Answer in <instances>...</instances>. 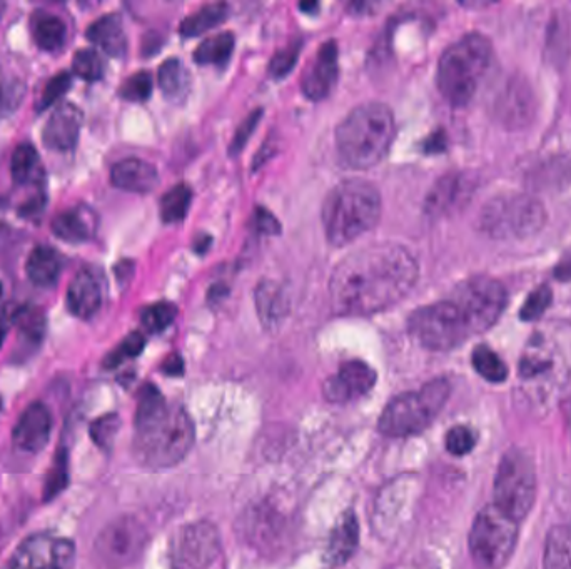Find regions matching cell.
I'll return each mask as SVG.
<instances>
[{"instance_id": "cell-38", "label": "cell", "mask_w": 571, "mask_h": 569, "mask_svg": "<svg viewBox=\"0 0 571 569\" xmlns=\"http://www.w3.org/2000/svg\"><path fill=\"white\" fill-rule=\"evenodd\" d=\"M69 484V456L64 446L59 448L54 458V464L47 473L46 483H44V501H51L67 488Z\"/></svg>"}, {"instance_id": "cell-39", "label": "cell", "mask_w": 571, "mask_h": 569, "mask_svg": "<svg viewBox=\"0 0 571 569\" xmlns=\"http://www.w3.org/2000/svg\"><path fill=\"white\" fill-rule=\"evenodd\" d=\"M72 71L86 82L101 81L104 76V62L96 51L81 49L72 59Z\"/></svg>"}, {"instance_id": "cell-31", "label": "cell", "mask_w": 571, "mask_h": 569, "mask_svg": "<svg viewBox=\"0 0 571 569\" xmlns=\"http://www.w3.org/2000/svg\"><path fill=\"white\" fill-rule=\"evenodd\" d=\"M545 569H571V526L560 524L551 528L546 536Z\"/></svg>"}, {"instance_id": "cell-50", "label": "cell", "mask_w": 571, "mask_h": 569, "mask_svg": "<svg viewBox=\"0 0 571 569\" xmlns=\"http://www.w3.org/2000/svg\"><path fill=\"white\" fill-rule=\"evenodd\" d=\"M19 311H21V308H14V306H6V308L0 309V348L6 341V336L9 333V329H11L12 323H16Z\"/></svg>"}, {"instance_id": "cell-14", "label": "cell", "mask_w": 571, "mask_h": 569, "mask_svg": "<svg viewBox=\"0 0 571 569\" xmlns=\"http://www.w3.org/2000/svg\"><path fill=\"white\" fill-rule=\"evenodd\" d=\"M221 549L219 531L209 521L186 524L172 536L169 558L172 569H209Z\"/></svg>"}, {"instance_id": "cell-4", "label": "cell", "mask_w": 571, "mask_h": 569, "mask_svg": "<svg viewBox=\"0 0 571 569\" xmlns=\"http://www.w3.org/2000/svg\"><path fill=\"white\" fill-rule=\"evenodd\" d=\"M396 121L390 107L368 102L344 117L336 129V147L341 161L364 171L383 161L395 141Z\"/></svg>"}, {"instance_id": "cell-46", "label": "cell", "mask_w": 571, "mask_h": 569, "mask_svg": "<svg viewBox=\"0 0 571 569\" xmlns=\"http://www.w3.org/2000/svg\"><path fill=\"white\" fill-rule=\"evenodd\" d=\"M476 444V433L468 426H455L446 434V449L453 456H465L471 453Z\"/></svg>"}, {"instance_id": "cell-55", "label": "cell", "mask_w": 571, "mask_h": 569, "mask_svg": "<svg viewBox=\"0 0 571 569\" xmlns=\"http://www.w3.org/2000/svg\"><path fill=\"white\" fill-rule=\"evenodd\" d=\"M0 294H2V286H0Z\"/></svg>"}, {"instance_id": "cell-25", "label": "cell", "mask_w": 571, "mask_h": 569, "mask_svg": "<svg viewBox=\"0 0 571 569\" xmlns=\"http://www.w3.org/2000/svg\"><path fill=\"white\" fill-rule=\"evenodd\" d=\"M256 308L264 328H278L288 316V299L281 286L273 281H263L256 289Z\"/></svg>"}, {"instance_id": "cell-11", "label": "cell", "mask_w": 571, "mask_h": 569, "mask_svg": "<svg viewBox=\"0 0 571 569\" xmlns=\"http://www.w3.org/2000/svg\"><path fill=\"white\" fill-rule=\"evenodd\" d=\"M536 499L535 461L523 449L501 458L495 478V506L515 521L530 513Z\"/></svg>"}, {"instance_id": "cell-24", "label": "cell", "mask_w": 571, "mask_h": 569, "mask_svg": "<svg viewBox=\"0 0 571 569\" xmlns=\"http://www.w3.org/2000/svg\"><path fill=\"white\" fill-rule=\"evenodd\" d=\"M86 36L92 44L101 47L109 56L122 57L126 54L127 37L119 14H107L92 22Z\"/></svg>"}, {"instance_id": "cell-3", "label": "cell", "mask_w": 571, "mask_h": 569, "mask_svg": "<svg viewBox=\"0 0 571 569\" xmlns=\"http://www.w3.org/2000/svg\"><path fill=\"white\" fill-rule=\"evenodd\" d=\"M134 424V453L147 468L176 466L193 448V421L184 409L169 406L156 386L141 389Z\"/></svg>"}, {"instance_id": "cell-53", "label": "cell", "mask_w": 571, "mask_h": 569, "mask_svg": "<svg viewBox=\"0 0 571 569\" xmlns=\"http://www.w3.org/2000/svg\"><path fill=\"white\" fill-rule=\"evenodd\" d=\"M4 106H12V96L11 92L6 91L4 76H2V69H0V109Z\"/></svg>"}, {"instance_id": "cell-41", "label": "cell", "mask_w": 571, "mask_h": 569, "mask_svg": "<svg viewBox=\"0 0 571 569\" xmlns=\"http://www.w3.org/2000/svg\"><path fill=\"white\" fill-rule=\"evenodd\" d=\"M553 293L548 284H541L535 291H531L530 296L526 298L523 308H521L520 318L525 323H533L540 321L541 316L546 313V309L550 308Z\"/></svg>"}, {"instance_id": "cell-26", "label": "cell", "mask_w": 571, "mask_h": 569, "mask_svg": "<svg viewBox=\"0 0 571 569\" xmlns=\"http://www.w3.org/2000/svg\"><path fill=\"white\" fill-rule=\"evenodd\" d=\"M359 543V523L356 514H343L338 524L334 526L333 533L329 536L328 554L329 563L344 564L351 559Z\"/></svg>"}, {"instance_id": "cell-49", "label": "cell", "mask_w": 571, "mask_h": 569, "mask_svg": "<svg viewBox=\"0 0 571 569\" xmlns=\"http://www.w3.org/2000/svg\"><path fill=\"white\" fill-rule=\"evenodd\" d=\"M256 226H258L259 232H264V234H278L281 229H279V222L276 221V217L271 214V212L266 211L263 207H259L256 211Z\"/></svg>"}, {"instance_id": "cell-19", "label": "cell", "mask_w": 571, "mask_h": 569, "mask_svg": "<svg viewBox=\"0 0 571 569\" xmlns=\"http://www.w3.org/2000/svg\"><path fill=\"white\" fill-rule=\"evenodd\" d=\"M82 112L74 104H62L52 112L42 131L44 146L51 151H72L79 141Z\"/></svg>"}, {"instance_id": "cell-9", "label": "cell", "mask_w": 571, "mask_h": 569, "mask_svg": "<svg viewBox=\"0 0 571 569\" xmlns=\"http://www.w3.org/2000/svg\"><path fill=\"white\" fill-rule=\"evenodd\" d=\"M518 541V521L495 504L476 514L470 531V553L481 569H501L510 561Z\"/></svg>"}, {"instance_id": "cell-2", "label": "cell", "mask_w": 571, "mask_h": 569, "mask_svg": "<svg viewBox=\"0 0 571 569\" xmlns=\"http://www.w3.org/2000/svg\"><path fill=\"white\" fill-rule=\"evenodd\" d=\"M571 389V323L548 321L526 341L518 364V394L531 413L545 414Z\"/></svg>"}, {"instance_id": "cell-51", "label": "cell", "mask_w": 571, "mask_h": 569, "mask_svg": "<svg viewBox=\"0 0 571 569\" xmlns=\"http://www.w3.org/2000/svg\"><path fill=\"white\" fill-rule=\"evenodd\" d=\"M553 274H555L556 279H560V281H571V249L566 252L563 259L556 264Z\"/></svg>"}, {"instance_id": "cell-6", "label": "cell", "mask_w": 571, "mask_h": 569, "mask_svg": "<svg viewBox=\"0 0 571 569\" xmlns=\"http://www.w3.org/2000/svg\"><path fill=\"white\" fill-rule=\"evenodd\" d=\"M493 57V47L485 36L471 32L451 44L436 72V84L441 96L453 107H465L475 97L480 82L488 72Z\"/></svg>"}, {"instance_id": "cell-34", "label": "cell", "mask_w": 571, "mask_h": 569, "mask_svg": "<svg viewBox=\"0 0 571 569\" xmlns=\"http://www.w3.org/2000/svg\"><path fill=\"white\" fill-rule=\"evenodd\" d=\"M11 172L17 184L36 182L42 174L41 157L32 144H21L12 154Z\"/></svg>"}, {"instance_id": "cell-45", "label": "cell", "mask_w": 571, "mask_h": 569, "mask_svg": "<svg viewBox=\"0 0 571 569\" xmlns=\"http://www.w3.org/2000/svg\"><path fill=\"white\" fill-rule=\"evenodd\" d=\"M72 86V76L69 72H59L47 82L42 91L41 101L37 102V111H46L54 106Z\"/></svg>"}, {"instance_id": "cell-42", "label": "cell", "mask_w": 571, "mask_h": 569, "mask_svg": "<svg viewBox=\"0 0 571 569\" xmlns=\"http://www.w3.org/2000/svg\"><path fill=\"white\" fill-rule=\"evenodd\" d=\"M152 94V77L149 72L141 71L127 77L121 89L119 96L126 101L144 102L151 97Z\"/></svg>"}, {"instance_id": "cell-35", "label": "cell", "mask_w": 571, "mask_h": 569, "mask_svg": "<svg viewBox=\"0 0 571 569\" xmlns=\"http://www.w3.org/2000/svg\"><path fill=\"white\" fill-rule=\"evenodd\" d=\"M471 363L475 368L476 373L480 374L481 378L486 379L488 383H503L508 378V368L506 364L501 361L500 356L488 348L485 344L476 346L471 356Z\"/></svg>"}, {"instance_id": "cell-30", "label": "cell", "mask_w": 571, "mask_h": 569, "mask_svg": "<svg viewBox=\"0 0 571 569\" xmlns=\"http://www.w3.org/2000/svg\"><path fill=\"white\" fill-rule=\"evenodd\" d=\"M66 24L57 16L36 12L32 19V36L42 51L54 52L66 41Z\"/></svg>"}, {"instance_id": "cell-37", "label": "cell", "mask_w": 571, "mask_h": 569, "mask_svg": "<svg viewBox=\"0 0 571 569\" xmlns=\"http://www.w3.org/2000/svg\"><path fill=\"white\" fill-rule=\"evenodd\" d=\"M19 339L26 346H39L46 334V316L39 309L21 308L17 314Z\"/></svg>"}, {"instance_id": "cell-5", "label": "cell", "mask_w": 571, "mask_h": 569, "mask_svg": "<svg viewBox=\"0 0 571 569\" xmlns=\"http://www.w3.org/2000/svg\"><path fill=\"white\" fill-rule=\"evenodd\" d=\"M381 217V196L371 182L346 179L324 199L323 224L328 241L344 247L373 231Z\"/></svg>"}, {"instance_id": "cell-43", "label": "cell", "mask_w": 571, "mask_h": 569, "mask_svg": "<svg viewBox=\"0 0 571 569\" xmlns=\"http://www.w3.org/2000/svg\"><path fill=\"white\" fill-rule=\"evenodd\" d=\"M144 346H146V339H144L141 333L129 334V336L104 359V366H106L107 369L117 368V366L124 363L126 359L139 356Z\"/></svg>"}, {"instance_id": "cell-47", "label": "cell", "mask_w": 571, "mask_h": 569, "mask_svg": "<svg viewBox=\"0 0 571 569\" xmlns=\"http://www.w3.org/2000/svg\"><path fill=\"white\" fill-rule=\"evenodd\" d=\"M299 51H301V42H294L283 51H279L269 64V76H273L274 79L288 76L298 62Z\"/></svg>"}, {"instance_id": "cell-7", "label": "cell", "mask_w": 571, "mask_h": 569, "mask_svg": "<svg viewBox=\"0 0 571 569\" xmlns=\"http://www.w3.org/2000/svg\"><path fill=\"white\" fill-rule=\"evenodd\" d=\"M450 393V383L440 378L425 384L420 391L391 399L379 416V431L391 438H408L423 433L441 413Z\"/></svg>"}, {"instance_id": "cell-8", "label": "cell", "mask_w": 571, "mask_h": 569, "mask_svg": "<svg viewBox=\"0 0 571 569\" xmlns=\"http://www.w3.org/2000/svg\"><path fill=\"white\" fill-rule=\"evenodd\" d=\"M546 211L540 201L526 194H501L486 202L478 216V227L496 241L535 236L543 229Z\"/></svg>"}, {"instance_id": "cell-12", "label": "cell", "mask_w": 571, "mask_h": 569, "mask_svg": "<svg viewBox=\"0 0 571 569\" xmlns=\"http://www.w3.org/2000/svg\"><path fill=\"white\" fill-rule=\"evenodd\" d=\"M450 298L465 316L473 336L493 328L508 301L505 286L490 276L468 277L456 286Z\"/></svg>"}, {"instance_id": "cell-17", "label": "cell", "mask_w": 571, "mask_h": 569, "mask_svg": "<svg viewBox=\"0 0 571 569\" xmlns=\"http://www.w3.org/2000/svg\"><path fill=\"white\" fill-rule=\"evenodd\" d=\"M338 46L329 41L319 47L316 59L303 77L304 96L311 101H323L338 82Z\"/></svg>"}, {"instance_id": "cell-16", "label": "cell", "mask_w": 571, "mask_h": 569, "mask_svg": "<svg viewBox=\"0 0 571 569\" xmlns=\"http://www.w3.org/2000/svg\"><path fill=\"white\" fill-rule=\"evenodd\" d=\"M376 384V373L363 361H348L324 383V398L344 404L368 394Z\"/></svg>"}, {"instance_id": "cell-13", "label": "cell", "mask_w": 571, "mask_h": 569, "mask_svg": "<svg viewBox=\"0 0 571 569\" xmlns=\"http://www.w3.org/2000/svg\"><path fill=\"white\" fill-rule=\"evenodd\" d=\"M147 529L134 516H119L102 529L94 543V558L102 569H124L136 563L146 548Z\"/></svg>"}, {"instance_id": "cell-48", "label": "cell", "mask_w": 571, "mask_h": 569, "mask_svg": "<svg viewBox=\"0 0 571 569\" xmlns=\"http://www.w3.org/2000/svg\"><path fill=\"white\" fill-rule=\"evenodd\" d=\"M261 114H263V111H259V109L258 111L251 112V114L244 119L243 124L238 127L236 136H234L233 142H231V147H229V152H231L233 156H236V154L243 151V147L246 146V142L251 139V134H253L254 129L258 126Z\"/></svg>"}, {"instance_id": "cell-40", "label": "cell", "mask_w": 571, "mask_h": 569, "mask_svg": "<svg viewBox=\"0 0 571 569\" xmlns=\"http://www.w3.org/2000/svg\"><path fill=\"white\" fill-rule=\"evenodd\" d=\"M177 316V308L171 303H156L144 309L141 314L142 326L149 333H162L169 328Z\"/></svg>"}, {"instance_id": "cell-15", "label": "cell", "mask_w": 571, "mask_h": 569, "mask_svg": "<svg viewBox=\"0 0 571 569\" xmlns=\"http://www.w3.org/2000/svg\"><path fill=\"white\" fill-rule=\"evenodd\" d=\"M74 558L76 546L69 539L34 534L17 548L11 569H71Z\"/></svg>"}, {"instance_id": "cell-18", "label": "cell", "mask_w": 571, "mask_h": 569, "mask_svg": "<svg viewBox=\"0 0 571 569\" xmlns=\"http://www.w3.org/2000/svg\"><path fill=\"white\" fill-rule=\"evenodd\" d=\"M51 431L52 416L46 404L32 403L17 421L12 439L17 448L36 454L46 448Z\"/></svg>"}, {"instance_id": "cell-32", "label": "cell", "mask_w": 571, "mask_h": 569, "mask_svg": "<svg viewBox=\"0 0 571 569\" xmlns=\"http://www.w3.org/2000/svg\"><path fill=\"white\" fill-rule=\"evenodd\" d=\"M229 14L228 4H209L182 21L179 31L184 37L203 36L204 32L223 24Z\"/></svg>"}, {"instance_id": "cell-33", "label": "cell", "mask_w": 571, "mask_h": 569, "mask_svg": "<svg viewBox=\"0 0 571 569\" xmlns=\"http://www.w3.org/2000/svg\"><path fill=\"white\" fill-rule=\"evenodd\" d=\"M234 36L231 32H221L218 36L209 37L199 44L194 51V59L203 66L223 67L233 56Z\"/></svg>"}, {"instance_id": "cell-28", "label": "cell", "mask_w": 571, "mask_h": 569, "mask_svg": "<svg viewBox=\"0 0 571 569\" xmlns=\"http://www.w3.org/2000/svg\"><path fill=\"white\" fill-rule=\"evenodd\" d=\"M62 259L56 249L49 246H37L27 259V277L36 286L49 288L61 276Z\"/></svg>"}, {"instance_id": "cell-36", "label": "cell", "mask_w": 571, "mask_h": 569, "mask_svg": "<svg viewBox=\"0 0 571 569\" xmlns=\"http://www.w3.org/2000/svg\"><path fill=\"white\" fill-rule=\"evenodd\" d=\"M191 199H193V191L186 184H177L172 187L171 191L162 196L161 204H159L162 221L167 224L182 221L189 211Z\"/></svg>"}, {"instance_id": "cell-20", "label": "cell", "mask_w": 571, "mask_h": 569, "mask_svg": "<svg viewBox=\"0 0 571 569\" xmlns=\"http://www.w3.org/2000/svg\"><path fill=\"white\" fill-rule=\"evenodd\" d=\"M471 191L473 184L463 174L441 177L426 197V212L433 217L448 216L470 199Z\"/></svg>"}, {"instance_id": "cell-54", "label": "cell", "mask_w": 571, "mask_h": 569, "mask_svg": "<svg viewBox=\"0 0 571 569\" xmlns=\"http://www.w3.org/2000/svg\"><path fill=\"white\" fill-rule=\"evenodd\" d=\"M391 569H418L416 566H411V564H398V566H393Z\"/></svg>"}, {"instance_id": "cell-27", "label": "cell", "mask_w": 571, "mask_h": 569, "mask_svg": "<svg viewBox=\"0 0 571 569\" xmlns=\"http://www.w3.org/2000/svg\"><path fill=\"white\" fill-rule=\"evenodd\" d=\"M500 119L505 126L521 127L530 122L531 117V94L525 91L523 82L510 81L508 86L501 91Z\"/></svg>"}, {"instance_id": "cell-1", "label": "cell", "mask_w": 571, "mask_h": 569, "mask_svg": "<svg viewBox=\"0 0 571 569\" xmlns=\"http://www.w3.org/2000/svg\"><path fill=\"white\" fill-rule=\"evenodd\" d=\"M420 266L405 246L381 242L344 257L329 282L339 316H373L400 303L415 288Z\"/></svg>"}, {"instance_id": "cell-23", "label": "cell", "mask_w": 571, "mask_h": 569, "mask_svg": "<svg viewBox=\"0 0 571 569\" xmlns=\"http://www.w3.org/2000/svg\"><path fill=\"white\" fill-rule=\"evenodd\" d=\"M96 214L87 207H74L54 217L51 229L54 236L62 241L79 244L86 242L96 234Z\"/></svg>"}, {"instance_id": "cell-21", "label": "cell", "mask_w": 571, "mask_h": 569, "mask_svg": "<svg viewBox=\"0 0 571 569\" xmlns=\"http://www.w3.org/2000/svg\"><path fill=\"white\" fill-rule=\"evenodd\" d=\"M102 289L91 271L77 272L67 289V308L76 318L89 319L101 309Z\"/></svg>"}, {"instance_id": "cell-44", "label": "cell", "mask_w": 571, "mask_h": 569, "mask_svg": "<svg viewBox=\"0 0 571 569\" xmlns=\"http://www.w3.org/2000/svg\"><path fill=\"white\" fill-rule=\"evenodd\" d=\"M121 428V419L117 414H106L96 419L91 426V438L102 449H111L116 439L117 431Z\"/></svg>"}, {"instance_id": "cell-10", "label": "cell", "mask_w": 571, "mask_h": 569, "mask_svg": "<svg viewBox=\"0 0 571 569\" xmlns=\"http://www.w3.org/2000/svg\"><path fill=\"white\" fill-rule=\"evenodd\" d=\"M408 328L416 343L430 351H451L473 338L465 316L451 298L416 309Z\"/></svg>"}, {"instance_id": "cell-22", "label": "cell", "mask_w": 571, "mask_h": 569, "mask_svg": "<svg viewBox=\"0 0 571 569\" xmlns=\"http://www.w3.org/2000/svg\"><path fill=\"white\" fill-rule=\"evenodd\" d=\"M111 182L121 191L146 194L159 184V174L156 167L149 162L124 159L112 167Z\"/></svg>"}, {"instance_id": "cell-52", "label": "cell", "mask_w": 571, "mask_h": 569, "mask_svg": "<svg viewBox=\"0 0 571 569\" xmlns=\"http://www.w3.org/2000/svg\"><path fill=\"white\" fill-rule=\"evenodd\" d=\"M164 371H166L169 376H179L182 374V359L181 356H171V358H167L166 363H164Z\"/></svg>"}, {"instance_id": "cell-29", "label": "cell", "mask_w": 571, "mask_h": 569, "mask_svg": "<svg viewBox=\"0 0 571 569\" xmlns=\"http://www.w3.org/2000/svg\"><path fill=\"white\" fill-rule=\"evenodd\" d=\"M157 81H159V87L164 92V96L172 104H182L191 91V76L184 64L177 59H167L166 62H162Z\"/></svg>"}]
</instances>
